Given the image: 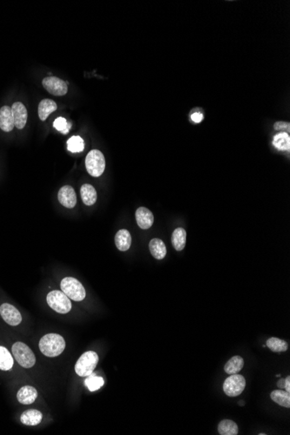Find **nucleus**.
<instances>
[{
    "mask_svg": "<svg viewBox=\"0 0 290 435\" xmlns=\"http://www.w3.org/2000/svg\"><path fill=\"white\" fill-rule=\"evenodd\" d=\"M149 248H150V254L157 260L164 259L166 256V246L161 239L154 238L151 240L149 244Z\"/></svg>",
    "mask_w": 290,
    "mask_h": 435,
    "instance_id": "obj_18",
    "label": "nucleus"
},
{
    "mask_svg": "<svg viewBox=\"0 0 290 435\" xmlns=\"http://www.w3.org/2000/svg\"><path fill=\"white\" fill-rule=\"evenodd\" d=\"M266 346L272 352L275 353L285 352L289 348L287 342L277 337H271L268 340Z\"/></svg>",
    "mask_w": 290,
    "mask_h": 435,
    "instance_id": "obj_26",
    "label": "nucleus"
},
{
    "mask_svg": "<svg viewBox=\"0 0 290 435\" xmlns=\"http://www.w3.org/2000/svg\"><path fill=\"white\" fill-rule=\"evenodd\" d=\"M99 358L96 352L87 351L83 353L75 365V371L77 376L81 377H87L93 373L96 369Z\"/></svg>",
    "mask_w": 290,
    "mask_h": 435,
    "instance_id": "obj_2",
    "label": "nucleus"
},
{
    "mask_svg": "<svg viewBox=\"0 0 290 435\" xmlns=\"http://www.w3.org/2000/svg\"><path fill=\"white\" fill-rule=\"evenodd\" d=\"M14 126L11 108L6 105L2 107L0 109V129L4 132H10L13 130Z\"/></svg>",
    "mask_w": 290,
    "mask_h": 435,
    "instance_id": "obj_14",
    "label": "nucleus"
},
{
    "mask_svg": "<svg viewBox=\"0 0 290 435\" xmlns=\"http://www.w3.org/2000/svg\"><path fill=\"white\" fill-rule=\"evenodd\" d=\"M42 84L49 93L54 96H64L68 92L66 82L56 76H48L43 78Z\"/></svg>",
    "mask_w": 290,
    "mask_h": 435,
    "instance_id": "obj_8",
    "label": "nucleus"
},
{
    "mask_svg": "<svg viewBox=\"0 0 290 435\" xmlns=\"http://www.w3.org/2000/svg\"><path fill=\"white\" fill-rule=\"evenodd\" d=\"M270 398L278 405L290 409V393L284 390H274L270 394Z\"/></svg>",
    "mask_w": 290,
    "mask_h": 435,
    "instance_id": "obj_22",
    "label": "nucleus"
},
{
    "mask_svg": "<svg viewBox=\"0 0 290 435\" xmlns=\"http://www.w3.org/2000/svg\"><path fill=\"white\" fill-rule=\"evenodd\" d=\"M285 390L287 392L290 393V376H288L287 378L285 379Z\"/></svg>",
    "mask_w": 290,
    "mask_h": 435,
    "instance_id": "obj_32",
    "label": "nucleus"
},
{
    "mask_svg": "<svg viewBox=\"0 0 290 435\" xmlns=\"http://www.w3.org/2000/svg\"><path fill=\"white\" fill-rule=\"evenodd\" d=\"M131 236L127 229H120L115 236V243L120 251H127L131 245Z\"/></svg>",
    "mask_w": 290,
    "mask_h": 435,
    "instance_id": "obj_16",
    "label": "nucleus"
},
{
    "mask_svg": "<svg viewBox=\"0 0 290 435\" xmlns=\"http://www.w3.org/2000/svg\"><path fill=\"white\" fill-rule=\"evenodd\" d=\"M47 303L50 309L59 314H67L71 309L70 298L59 290H53L47 295Z\"/></svg>",
    "mask_w": 290,
    "mask_h": 435,
    "instance_id": "obj_6",
    "label": "nucleus"
},
{
    "mask_svg": "<svg viewBox=\"0 0 290 435\" xmlns=\"http://www.w3.org/2000/svg\"><path fill=\"white\" fill-rule=\"evenodd\" d=\"M68 150L70 152L79 153L84 150V141L79 136H73L67 142Z\"/></svg>",
    "mask_w": 290,
    "mask_h": 435,
    "instance_id": "obj_27",
    "label": "nucleus"
},
{
    "mask_svg": "<svg viewBox=\"0 0 290 435\" xmlns=\"http://www.w3.org/2000/svg\"><path fill=\"white\" fill-rule=\"evenodd\" d=\"M244 361L243 357L239 356H233L224 366V371L228 375H236L244 369Z\"/></svg>",
    "mask_w": 290,
    "mask_h": 435,
    "instance_id": "obj_20",
    "label": "nucleus"
},
{
    "mask_svg": "<svg viewBox=\"0 0 290 435\" xmlns=\"http://www.w3.org/2000/svg\"><path fill=\"white\" fill-rule=\"evenodd\" d=\"M274 146L279 150H290V135L286 132H281L274 137Z\"/></svg>",
    "mask_w": 290,
    "mask_h": 435,
    "instance_id": "obj_25",
    "label": "nucleus"
},
{
    "mask_svg": "<svg viewBox=\"0 0 290 435\" xmlns=\"http://www.w3.org/2000/svg\"><path fill=\"white\" fill-rule=\"evenodd\" d=\"M10 108L13 116L14 125L17 129L22 130L26 124L27 116H28L26 107L24 106L21 102H16Z\"/></svg>",
    "mask_w": 290,
    "mask_h": 435,
    "instance_id": "obj_11",
    "label": "nucleus"
},
{
    "mask_svg": "<svg viewBox=\"0 0 290 435\" xmlns=\"http://www.w3.org/2000/svg\"><path fill=\"white\" fill-rule=\"evenodd\" d=\"M12 354L17 363L24 369H30L36 363V357L32 350L23 342L14 343Z\"/></svg>",
    "mask_w": 290,
    "mask_h": 435,
    "instance_id": "obj_4",
    "label": "nucleus"
},
{
    "mask_svg": "<svg viewBox=\"0 0 290 435\" xmlns=\"http://www.w3.org/2000/svg\"><path fill=\"white\" fill-rule=\"evenodd\" d=\"M246 387V381L244 376L238 374L231 375L225 380L224 383V391L225 395L230 397H237L244 392Z\"/></svg>",
    "mask_w": 290,
    "mask_h": 435,
    "instance_id": "obj_7",
    "label": "nucleus"
},
{
    "mask_svg": "<svg viewBox=\"0 0 290 435\" xmlns=\"http://www.w3.org/2000/svg\"><path fill=\"white\" fill-rule=\"evenodd\" d=\"M61 289L70 299L75 302L83 301L86 292L82 283L73 277H65L61 281Z\"/></svg>",
    "mask_w": 290,
    "mask_h": 435,
    "instance_id": "obj_3",
    "label": "nucleus"
},
{
    "mask_svg": "<svg viewBox=\"0 0 290 435\" xmlns=\"http://www.w3.org/2000/svg\"><path fill=\"white\" fill-rule=\"evenodd\" d=\"M85 167L90 176L94 177L100 176L105 170L104 154L100 150H90L85 158Z\"/></svg>",
    "mask_w": 290,
    "mask_h": 435,
    "instance_id": "obj_5",
    "label": "nucleus"
},
{
    "mask_svg": "<svg viewBox=\"0 0 290 435\" xmlns=\"http://www.w3.org/2000/svg\"><path fill=\"white\" fill-rule=\"evenodd\" d=\"M43 415L36 409H29L23 412L20 416V421L23 425L37 426L42 422Z\"/></svg>",
    "mask_w": 290,
    "mask_h": 435,
    "instance_id": "obj_15",
    "label": "nucleus"
},
{
    "mask_svg": "<svg viewBox=\"0 0 290 435\" xmlns=\"http://www.w3.org/2000/svg\"><path fill=\"white\" fill-rule=\"evenodd\" d=\"M274 128H275V130H282V131H284V132L286 131V133H288V134L290 131V124L288 122H277V123H275Z\"/></svg>",
    "mask_w": 290,
    "mask_h": 435,
    "instance_id": "obj_30",
    "label": "nucleus"
},
{
    "mask_svg": "<svg viewBox=\"0 0 290 435\" xmlns=\"http://www.w3.org/2000/svg\"><path fill=\"white\" fill-rule=\"evenodd\" d=\"M191 119L195 123H200L204 119V116H203V114L200 113V112H196V113L192 114V116H191Z\"/></svg>",
    "mask_w": 290,
    "mask_h": 435,
    "instance_id": "obj_31",
    "label": "nucleus"
},
{
    "mask_svg": "<svg viewBox=\"0 0 290 435\" xmlns=\"http://www.w3.org/2000/svg\"><path fill=\"white\" fill-rule=\"evenodd\" d=\"M277 386H278L280 389H285V379H280V380L278 381V382H277Z\"/></svg>",
    "mask_w": 290,
    "mask_h": 435,
    "instance_id": "obj_33",
    "label": "nucleus"
},
{
    "mask_svg": "<svg viewBox=\"0 0 290 435\" xmlns=\"http://www.w3.org/2000/svg\"><path fill=\"white\" fill-rule=\"evenodd\" d=\"M136 220L137 225L142 229H150L153 225L154 216L150 209L145 207H140L136 211Z\"/></svg>",
    "mask_w": 290,
    "mask_h": 435,
    "instance_id": "obj_12",
    "label": "nucleus"
},
{
    "mask_svg": "<svg viewBox=\"0 0 290 435\" xmlns=\"http://www.w3.org/2000/svg\"><path fill=\"white\" fill-rule=\"evenodd\" d=\"M218 432L221 435H238V426L230 420H224L218 425Z\"/></svg>",
    "mask_w": 290,
    "mask_h": 435,
    "instance_id": "obj_23",
    "label": "nucleus"
},
{
    "mask_svg": "<svg viewBox=\"0 0 290 435\" xmlns=\"http://www.w3.org/2000/svg\"><path fill=\"white\" fill-rule=\"evenodd\" d=\"M65 349V341L57 334H48L43 336L39 342V349L43 356L57 357Z\"/></svg>",
    "mask_w": 290,
    "mask_h": 435,
    "instance_id": "obj_1",
    "label": "nucleus"
},
{
    "mask_svg": "<svg viewBox=\"0 0 290 435\" xmlns=\"http://www.w3.org/2000/svg\"><path fill=\"white\" fill-rule=\"evenodd\" d=\"M37 398V389L31 386H24L19 389L17 394V401L23 405H30Z\"/></svg>",
    "mask_w": 290,
    "mask_h": 435,
    "instance_id": "obj_13",
    "label": "nucleus"
},
{
    "mask_svg": "<svg viewBox=\"0 0 290 435\" xmlns=\"http://www.w3.org/2000/svg\"><path fill=\"white\" fill-rule=\"evenodd\" d=\"M57 103L51 99H43L38 104V116L41 121H45L50 114L57 110Z\"/></svg>",
    "mask_w": 290,
    "mask_h": 435,
    "instance_id": "obj_19",
    "label": "nucleus"
},
{
    "mask_svg": "<svg viewBox=\"0 0 290 435\" xmlns=\"http://www.w3.org/2000/svg\"><path fill=\"white\" fill-rule=\"evenodd\" d=\"M57 198L59 203L68 209H72L77 204V195L73 188L70 185H65L59 189Z\"/></svg>",
    "mask_w": 290,
    "mask_h": 435,
    "instance_id": "obj_10",
    "label": "nucleus"
},
{
    "mask_svg": "<svg viewBox=\"0 0 290 435\" xmlns=\"http://www.w3.org/2000/svg\"><path fill=\"white\" fill-rule=\"evenodd\" d=\"M0 315L3 321L10 326H17L22 322V316L19 311L9 303H3L0 306Z\"/></svg>",
    "mask_w": 290,
    "mask_h": 435,
    "instance_id": "obj_9",
    "label": "nucleus"
},
{
    "mask_svg": "<svg viewBox=\"0 0 290 435\" xmlns=\"http://www.w3.org/2000/svg\"><path fill=\"white\" fill-rule=\"evenodd\" d=\"M13 367V358L4 347L0 346V369L9 371Z\"/></svg>",
    "mask_w": 290,
    "mask_h": 435,
    "instance_id": "obj_24",
    "label": "nucleus"
},
{
    "mask_svg": "<svg viewBox=\"0 0 290 435\" xmlns=\"http://www.w3.org/2000/svg\"><path fill=\"white\" fill-rule=\"evenodd\" d=\"M53 126L58 131H60L63 134H67L70 130L71 124L67 123L66 119L60 116V117H57V119L54 121Z\"/></svg>",
    "mask_w": 290,
    "mask_h": 435,
    "instance_id": "obj_29",
    "label": "nucleus"
},
{
    "mask_svg": "<svg viewBox=\"0 0 290 435\" xmlns=\"http://www.w3.org/2000/svg\"><path fill=\"white\" fill-rule=\"evenodd\" d=\"M88 378L85 380V386L89 389L90 391L94 392L97 391L98 389L102 388L104 384V379L99 376H95L93 374H91L89 376H87Z\"/></svg>",
    "mask_w": 290,
    "mask_h": 435,
    "instance_id": "obj_28",
    "label": "nucleus"
},
{
    "mask_svg": "<svg viewBox=\"0 0 290 435\" xmlns=\"http://www.w3.org/2000/svg\"><path fill=\"white\" fill-rule=\"evenodd\" d=\"M81 197L83 203L87 206H91L97 202V194L96 189L90 184H83L80 189Z\"/></svg>",
    "mask_w": 290,
    "mask_h": 435,
    "instance_id": "obj_17",
    "label": "nucleus"
},
{
    "mask_svg": "<svg viewBox=\"0 0 290 435\" xmlns=\"http://www.w3.org/2000/svg\"><path fill=\"white\" fill-rule=\"evenodd\" d=\"M186 231L183 228H177L174 230L171 237V242L174 248L177 251H182L186 244Z\"/></svg>",
    "mask_w": 290,
    "mask_h": 435,
    "instance_id": "obj_21",
    "label": "nucleus"
}]
</instances>
